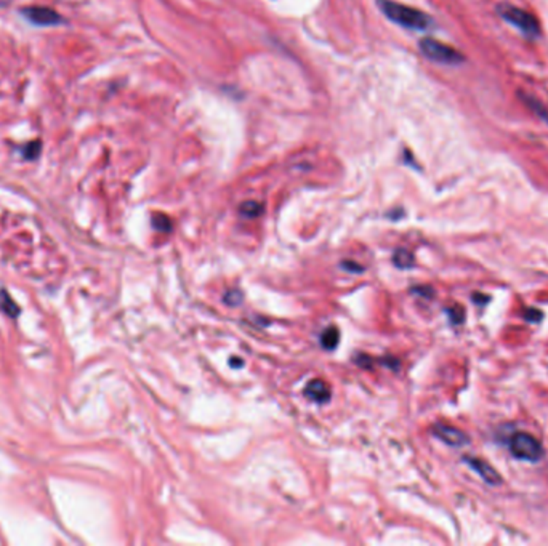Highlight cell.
<instances>
[{
	"label": "cell",
	"mask_w": 548,
	"mask_h": 546,
	"mask_svg": "<svg viewBox=\"0 0 548 546\" xmlns=\"http://www.w3.org/2000/svg\"><path fill=\"white\" fill-rule=\"evenodd\" d=\"M473 299H481V302H488V297H479V295H475Z\"/></svg>",
	"instance_id": "cell-20"
},
{
	"label": "cell",
	"mask_w": 548,
	"mask_h": 546,
	"mask_svg": "<svg viewBox=\"0 0 548 546\" xmlns=\"http://www.w3.org/2000/svg\"><path fill=\"white\" fill-rule=\"evenodd\" d=\"M354 361L358 362L361 367H365V369H369V365L372 364V359H370V357L365 356V354H361V357H356Z\"/></svg>",
	"instance_id": "cell-19"
},
{
	"label": "cell",
	"mask_w": 548,
	"mask_h": 546,
	"mask_svg": "<svg viewBox=\"0 0 548 546\" xmlns=\"http://www.w3.org/2000/svg\"><path fill=\"white\" fill-rule=\"evenodd\" d=\"M339 340H340V332L335 326H330L329 328H326L321 335L322 348H326V350H329V351L335 350L336 345H339Z\"/></svg>",
	"instance_id": "cell-11"
},
{
	"label": "cell",
	"mask_w": 548,
	"mask_h": 546,
	"mask_svg": "<svg viewBox=\"0 0 548 546\" xmlns=\"http://www.w3.org/2000/svg\"><path fill=\"white\" fill-rule=\"evenodd\" d=\"M239 214L244 218H258L263 214V205L257 201H245L239 205Z\"/></svg>",
	"instance_id": "cell-12"
},
{
	"label": "cell",
	"mask_w": 548,
	"mask_h": 546,
	"mask_svg": "<svg viewBox=\"0 0 548 546\" xmlns=\"http://www.w3.org/2000/svg\"><path fill=\"white\" fill-rule=\"evenodd\" d=\"M542 316H543L542 311H537V309H534V308H527L526 311H524V319L529 322L542 321Z\"/></svg>",
	"instance_id": "cell-16"
},
{
	"label": "cell",
	"mask_w": 548,
	"mask_h": 546,
	"mask_svg": "<svg viewBox=\"0 0 548 546\" xmlns=\"http://www.w3.org/2000/svg\"><path fill=\"white\" fill-rule=\"evenodd\" d=\"M38 149H41V143H38V141L31 143L26 148V151H24V152H26V157L27 159H36L37 154H38Z\"/></svg>",
	"instance_id": "cell-17"
},
{
	"label": "cell",
	"mask_w": 548,
	"mask_h": 546,
	"mask_svg": "<svg viewBox=\"0 0 548 546\" xmlns=\"http://www.w3.org/2000/svg\"><path fill=\"white\" fill-rule=\"evenodd\" d=\"M447 314H449V319H450V322L454 323H460L461 321H464V309H461L460 306H454V308H449L446 311Z\"/></svg>",
	"instance_id": "cell-15"
},
{
	"label": "cell",
	"mask_w": 548,
	"mask_h": 546,
	"mask_svg": "<svg viewBox=\"0 0 548 546\" xmlns=\"http://www.w3.org/2000/svg\"><path fill=\"white\" fill-rule=\"evenodd\" d=\"M380 10L389 21L413 31H425L433 24V19L422 10L409 5L394 2V0H377Z\"/></svg>",
	"instance_id": "cell-1"
},
{
	"label": "cell",
	"mask_w": 548,
	"mask_h": 546,
	"mask_svg": "<svg viewBox=\"0 0 548 546\" xmlns=\"http://www.w3.org/2000/svg\"><path fill=\"white\" fill-rule=\"evenodd\" d=\"M303 394H305L310 400H312V402L324 404V402H329L332 391H330L329 383H326V381L321 378H316V380H311L310 383L306 385Z\"/></svg>",
	"instance_id": "cell-8"
},
{
	"label": "cell",
	"mask_w": 548,
	"mask_h": 546,
	"mask_svg": "<svg viewBox=\"0 0 548 546\" xmlns=\"http://www.w3.org/2000/svg\"><path fill=\"white\" fill-rule=\"evenodd\" d=\"M418 47H420L423 56L435 62H441V65L455 66L465 61L464 55H461L459 50H455L454 47L447 45V43L436 41V38H430V37L422 38Z\"/></svg>",
	"instance_id": "cell-3"
},
{
	"label": "cell",
	"mask_w": 548,
	"mask_h": 546,
	"mask_svg": "<svg viewBox=\"0 0 548 546\" xmlns=\"http://www.w3.org/2000/svg\"><path fill=\"white\" fill-rule=\"evenodd\" d=\"M518 96H519V100L526 104V108L531 109L538 119L543 120V122L548 125V108L542 103L540 100L536 98V96L529 95V93H524V91H519Z\"/></svg>",
	"instance_id": "cell-9"
},
{
	"label": "cell",
	"mask_w": 548,
	"mask_h": 546,
	"mask_svg": "<svg viewBox=\"0 0 548 546\" xmlns=\"http://www.w3.org/2000/svg\"><path fill=\"white\" fill-rule=\"evenodd\" d=\"M499 16L505 19V21L513 24L523 36L527 38H537L540 36V24L538 19L534 16L532 13L526 12V10L514 7L510 3H500L497 7Z\"/></svg>",
	"instance_id": "cell-2"
},
{
	"label": "cell",
	"mask_w": 548,
	"mask_h": 546,
	"mask_svg": "<svg viewBox=\"0 0 548 546\" xmlns=\"http://www.w3.org/2000/svg\"><path fill=\"white\" fill-rule=\"evenodd\" d=\"M393 263H394V266L399 269H411V268H413L415 258H413V255L409 252V250L398 249L396 252L393 253Z\"/></svg>",
	"instance_id": "cell-10"
},
{
	"label": "cell",
	"mask_w": 548,
	"mask_h": 546,
	"mask_svg": "<svg viewBox=\"0 0 548 546\" xmlns=\"http://www.w3.org/2000/svg\"><path fill=\"white\" fill-rule=\"evenodd\" d=\"M433 434L442 441L447 446L450 447H464L470 442V437L461 431V429H457L454 426H449V424L444 423H437L433 426Z\"/></svg>",
	"instance_id": "cell-5"
},
{
	"label": "cell",
	"mask_w": 548,
	"mask_h": 546,
	"mask_svg": "<svg viewBox=\"0 0 548 546\" xmlns=\"http://www.w3.org/2000/svg\"><path fill=\"white\" fill-rule=\"evenodd\" d=\"M244 295L239 292V290H229V292L225 293L223 297V302L228 304V306H238L242 302Z\"/></svg>",
	"instance_id": "cell-14"
},
{
	"label": "cell",
	"mask_w": 548,
	"mask_h": 546,
	"mask_svg": "<svg viewBox=\"0 0 548 546\" xmlns=\"http://www.w3.org/2000/svg\"><path fill=\"white\" fill-rule=\"evenodd\" d=\"M152 226L154 229L161 231V233H168V231H172V220L165 215L157 214L152 216Z\"/></svg>",
	"instance_id": "cell-13"
},
{
	"label": "cell",
	"mask_w": 548,
	"mask_h": 546,
	"mask_svg": "<svg viewBox=\"0 0 548 546\" xmlns=\"http://www.w3.org/2000/svg\"><path fill=\"white\" fill-rule=\"evenodd\" d=\"M413 293L417 295H423V297H433V290L430 287H413L412 288Z\"/></svg>",
	"instance_id": "cell-18"
},
{
	"label": "cell",
	"mask_w": 548,
	"mask_h": 546,
	"mask_svg": "<svg viewBox=\"0 0 548 546\" xmlns=\"http://www.w3.org/2000/svg\"><path fill=\"white\" fill-rule=\"evenodd\" d=\"M24 16L27 19H31L34 24H38V26H52V24L61 23L60 14H58L55 10L45 8V7H31L23 10Z\"/></svg>",
	"instance_id": "cell-7"
},
{
	"label": "cell",
	"mask_w": 548,
	"mask_h": 546,
	"mask_svg": "<svg viewBox=\"0 0 548 546\" xmlns=\"http://www.w3.org/2000/svg\"><path fill=\"white\" fill-rule=\"evenodd\" d=\"M510 452L514 458L523 462L536 463L543 457V447L536 437L527 433H514L510 437Z\"/></svg>",
	"instance_id": "cell-4"
},
{
	"label": "cell",
	"mask_w": 548,
	"mask_h": 546,
	"mask_svg": "<svg viewBox=\"0 0 548 546\" xmlns=\"http://www.w3.org/2000/svg\"><path fill=\"white\" fill-rule=\"evenodd\" d=\"M464 462H465L466 465H468L475 473H478V475L481 476V479H483V481L486 482V484H489V486H499L500 482H502V477H500L499 473L495 471L494 468L490 466L488 462L481 460V458H476V457H465V458H464Z\"/></svg>",
	"instance_id": "cell-6"
}]
</instances>
